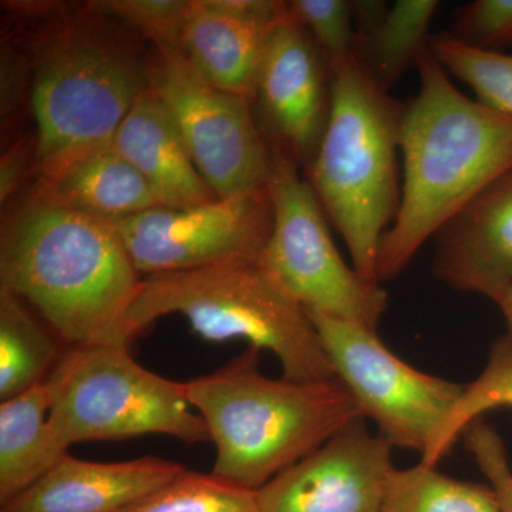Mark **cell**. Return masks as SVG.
I'll return each instance as SVG.
<instances>
[{"instance_id": "21", "label": "cell", "mask_w": 512, "mask_h": 512, "mask_svg": "<svg viewBox=\"0 0 512 512\" xmlns=\"http://www.w3.org/2000/svg\"><path fill=\"white\" fill-rule=\"evenodd\" d=\"M62 353L28 303L0 288V402L45 383Z\"/></svg>"}, {"instance_id": "18", "label": "cell", "mask_w": 512, "mask_h": 512, "mask_svg": "<svg viewBox=\"0 0 512 512\" xmlns=\"http://www.w3.org/2000/svg\"><path fill=\"white\" fill-rule=\"evenodd\" d=\"M36 198L104 221L163 207L146 178L110 146L40 180Z\"/></svg>"}, {"instance_id": "12", "label": "cell", "mask_w": 512, "mask_h": 512, "mask_svg": "<svg viewBox=\"0 0 512 512\" xmlns=\"http://www.w3.org/2000/svg\"><path fill=\"white\" fill-rule=\"evenodd\" d=\"M392 446L357 417L256 491L262 512H382Z\"/></svg>"}, {"instance_id": "6", "label": "cell", "mask_w": 512, "mask_h": 512, "mask_svg": "<svg viewBox=\"0 0 512 512\" xmlns=\"http://www.w3.org/2000/svg\"><path fill=\"white\" fill-rule=\"evenodd\" d=\"M49 423L63 447L161 434L187 444L211 441L185 383L138 365L127 346H72L46 379Z\"/></svg>"}, {"instance_id": "29", "label": "cell", "mask_w": 512, "mask_h": 512, "mask_svg": "<svg viewBox=\"0 0 512 512\" xmlns=\"http://www.w3.org/2000/svg\"><path fill=\"white\" fill-rule=\"evenodd\" d=\"M463 436L467 450L497 494L503 512H512V468L500 434L478 419L467 427Z\"/></svg>"}, {"instance_id": "3", "label": "cell", "mask_w": 512, "mask_h": 512, "mask_svg": "<svg viewBox=\"0 0 512 512\" xmlns=\"http://www.w3.org/2000/svg\"><path fill=\"white\" fill-rule=\"evenodd\" d=\"M261 350H247L210 375L185 382L217 447L211 474L258 491L363 417L338 377L299 383L269 379L259 369Z\"/></svg>"}, {"instance_id": "4", "label": "cell", "mask_w": 512, "mask_h": 512, "mask_svg": "<svg viewBox=\"0 0 512 512\" xmlns=\"http://www.w3.org/2000/svg\"><path fill=\"white\" fill-rule=\"evenodd\" d=\"M330 72L328 126L309 164L308 183L348 245L357 274L380 284V245L402 197L397 156L406 104L376 86L355 56Z\"/></svg>"}, {"instance_id": "22", "label": "cell", "mask_w": 512, "mask_h": 512, "mask_svg": "<svg viewBox=\"0 0 512 512\" xmlns=\"http://www.w3.org/2000/svg\"><path fill=\"white\" fill-rule=\"evenodd\" d=\"M382 512H503L491 485L468 483L436 467L394 468Z\"/></svg>"}, {"instance_id": "9", "label": "cell", "mask_w": 512, "mask_h": 512, "mask_svg": "<svg viewBox=\"0 0 512 512\" xmlns=\"http://www.w3.org/2000/svg\"><path fill=\"white\" fill-rule=\"evenodd\" d=\"M308 312V311H306ZM336 377L392 447L423 456L466 389L420 372L390 352L376 330L308 312Z\"/></svg>"}, {"instance_id": "17", "label": "cell", "mask_w": 512, "mask_h": 512, "mask_svg": "<svg viewBox=\"0 0 512 512\" xmlns=\"http://www.w3.org/2000/svg\"><path fill=\"white\" fill-rule=\"evenodd\" d=\"M278 28L229 15L210 0H191L183 53L212 86L252 103L266 46Z\"/></svg>"}, {"instance_id": "1", "label": "cell", "mask_w": 512, "mask_h": 512, "mask_svg": "<svg viewBox=\"0 0 512 512\" xmlns=\"http://www.w3.org/2000/svg\"><path fill=\"white\" fill-rule=\"evenodd\" d=\"M416 69L420 90L404 106L402 197L380 245V284L402 275L444 225L512 173V119L464 96L429 47Z\"/></svg>"}, {"instance_id": "13", "label": "cell", "mask_w": 512, "mask_h": 512, "mask_svg": "<svg viewBox=\"0 0 512 512\" xmlns=\"http://www.w3.org/2000/svg\"><path fill=\"white\" fill-rule=\"evenodd\" d=\"M254 101L274 138L269 147L308 168L328 126L332 72L320 47L298 23H285L272 33Z\"/></svg>"}, {"instance_id": "30", "label": "cell", "mask_w": 512, "mask_h": 512, "mask_svg": "<svg viewBox=\"0 0 512 512\" xmlns=\"http://www.w3.org/2000/svg\"><path fill=\"white\" fill-rule=\"evenodd\" d=\"M23 157L25 156L20 153V147H16L15 151L3 157L2 173H0V198L2 201L12 194L19 183L23 170Z\"/></svg>"}, {"instance_id": "7", "label": "cell", "mask_w": 512, "mask_h": 512, "mask_svg": "<svg viewBox=\"0 0 512 512\" xmlns=\"http://www.w3.org/2000/svg\"><path fill=\"white\" fill-rule=\"evenodd\" d=\"M146 87L136 64L109 43L72 36L53 46L32 92L39 181L110 146Z\"/></svg>"}, {"instance_id": "19", "label": "cell", "mask_w": 512, "mask_h": 512, "mask_svg": "<svg viewBox=\"0 0 512 512\" xmlns=\"http://www.w3.org/2000/svg\"><path fill=\"white\" fill-rule=\"evenodd\" d=\"M47 384L0 402V504L35 484L67 456L49 423Z\"/></svg>"}, {"instance_id": "10", "label": "cell", "mask_w": 512, "mask_h": 512, "mask_svg": "<svg viewBox=\"0 0 512 512\" xmlns=\"http://www.w3.org/2000/svg\"><path fill=\"white\" fill-rule=\"evenodd\" d=\"M157 52L148 86L173 116L205 184L220 200L266 188L271 147L251 103L212 86L180 50Z\"/></svg>"}, {"instance_id": "8", "label": "cell", "mask_w": 512, "mask_h": 512, "mask_svg": "<svg viewBox=\"0 0 512 512\" xmlns=\"http://www.w3.org/2000/svg\"><path fill=\"white\" fill-rule=\"evenodd\" d=\"M268 192L274 222L258 264L305 311L377 330L389 296L346 264L328 218L298 164L271 147Z\"/></svg>"}, {"instance_id": "24", "label": "cell", "mask_w": 512, "mask_h": 512, "mask_svg": "<svg viewBox=\"0 0 512 512\" xmlns=\"http://www.w3.org/2000/svg\"><path fill=\"white\" fill-rule=\"evenodd\" d=\"M429 49L481 104L512 119V55L467 45L448 32L431 35Z\"/></svg>"}, {"instance_id": "27", "label": "cell", "mask_w": 512, "mask_h": 512, "mask_svg": "<svg viewBox=\"0 0 512 512\" xmlns=\"http://www.w3.org/2000/svg\"><path fill=\"white\" fill-rule=\"evenodd\" d=\"M191 0H106L96 8L136 28L157 47L183 52V35Z\"/></svg>"}, {"instance_id": "5", "label": "cell", "mask_w": 512, "mask_h": 512, "mask_svg": "<svg viewBox=\"0 0 512 512\" xmlns=\"http://www.w3.org/2000/svg\"><path fill=\"white\" fill-rule=\"evenodd\" d=\"M181 315L210 342L247 340L271 350L282 377L299 383L336 379L308 312L266 275L258 261H234L143 279L124 322L128 343L158 319Z\"/></svg>"}, {"instance_id": "2", "label": "cell", "mask_w": 512, "mask_h": 512, "mask_svg": "<svg viewBox=\"0 0 512 512\" xmlns=\"http://www.w3.org/2000/svg\"><path fill=\"white\" fill-rule=\"evenodd\" d=\"M141 279L109 221L33 198L0 245V288L72 346L130 343L124 322Z\"/></svg>"}, {"instance_id": "20", "label": "cell", "mask_w": 512, "mask_h": 512, "mask_svg": "<svg viewBox=\"0 0 512 512\" xmlns=\"http://www.w3.org/2000/svg\"><path fill=\"white\" fill-rule=\"evenodd\" d=\"M437 0H399L382 18L357 25L355 59L376 86L389 93L417 66L429 47Z\"/></svg>"}, {"instance_id": "31", "label": "cell", "mask_w": 512, "mask_h": 512, "mask_svg": "<svg viewBox=\"0 0 512 512\" xmlns=\"http://www.w3.org/2000/svg\"><path fill=\"white\" fill-rule=\"evenodd\" d=\"M498 308L503 312L505 325H507V332L503 338L504 342L512 349V285L495 301Z\"/></svg>"}, {"instance_id": "25", "label": "cell", "mask_w": 512, "mask_h": 512, "mask_svg": "<svg viewBox=\"0 0 512 512\" xmlns=\"http://www.w3.org/2000/svg\"><path fill=\"white\" fill-rule=\"evenodd\" d=\"M123 512H262L256 491L185 468L180 476Z\"/></svg>"}, {"instance_id": "28", "label": "cell", "mask_w": 512, "mask_h": 512, "mask_svg": "<svg viewBox=\"0 0 512 512\" xmlns=\"http://www.w3.org/2000/svg\"><path fill=\"white\" fill-rule=\"evenodd\" d=\"M451 36L480 49L512 43V0H474L454 12Z\"/></svg>"}, {"instance_id": "11", "label": "cell", "mask_w": 512, "mask_h": 512, "mask_svg": "<svg viewBox=\"0 0 512 512\" xmlns=\"http://www.w3.org/2000/svg\"><path fill=\"white\" fill-rule=\"evenodd\" d=\"M109 222L137 272L151 276L258 261L274 211L266 187L190 207L163 205Z\"/></svg>"}, {"instance_id": "23", "label": "cell", "mask_w": 512, "mask_h": 512, "mask_svg": "<svg viewBox=\"0 0 512 512\" xmlns=\"http://www.w3.org/2000/svg\"><path fill=\"white\" fill-rule=\"evenodd\" d=\"M501 407L512 409V349L503 338L495 340L483 373L466 384L456 407L429 450L421 456L420 463L437 467L473 421Z\"/></svg>"}, {"instance_id": "14", "label": "cell", "mask_w": 512, "mask_h": 512, "mask_svg": "<svg viewBox=\"0 0 512 512\" xmlns=\"http://www.w3.org/2000/svg\"><path fill=\"white\" fill-rule=\"evenodd\" d=\"M434 242L439 281L497 301L512 285V173L481 192Z\"/></svg>"}, {"instance_id": "15", "label": "cell", "mask_w": 512, "mask_h": 512, "mask_svg": "<svg viewBox=\"0 0 512 512\" xmlns=\"http://www.w3.org/2000/svg\"><path fill=\"white\" fill-rule=\"evenodd\" d=\"M184 470L157 457L96 463L67 454L35 484L0 504V512H123Z\"/></svg>"}, {"instance_id": "26", "label": "cell", "mask_w": 512, "mask_h": 512, "mask_svg": "<svg viewBox=\"0 0 512 512\" xmlns=\"http://www.w3.org/2000/svg\"><path fill=\"white\" fill-rule=\"evenodd\" d=\"M295 22L308 30L330 69L355 56V8L348 0H292Z\"/></svg>"}, {"instance_id": "16", "label": "cell", "mask_w": 512, "mask_h": 512, "mask_svg": "<svg viewBox=\"0 0 512 512\" xmlns=\"http://www.w3.org/2000/svg\"><path fill=\"white\" fill-rule=\"evenodd\" d=\"M110 147L146 178L167 207L218 200L192 163L173 116L150 86L128 111Z\"/></svg>"}]
</instances>
